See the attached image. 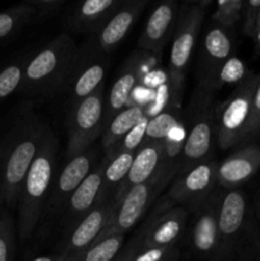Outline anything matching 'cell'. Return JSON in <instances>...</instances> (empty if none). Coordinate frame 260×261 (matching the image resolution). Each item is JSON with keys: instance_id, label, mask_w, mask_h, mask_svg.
<instances>
[{"instance_id": "cell-9", "label": "cell", "mask_w": 260, "mask_h": 261, "mask_svg": "<svg viewBox=\"0 0 260 261\" xmlns=\"http://www.w3.org/2000/svg\"><path fill=\"white\" fill-rule=\"evenodd\" d=\"M107 55L109 54L99 47L94 35L89 36L88 40L78 47L70 74L61 91L68 96L70 107L91 96L103 84L110 65Z\"/></svg>"}, {"instance_id": "cell-2", "label": "cell", "mask_w": 260, "mask_h": 261, "mask_svg": "<svg viewBox=\"0 0 260 261\" xmlns=\"http://www.w3.org/2000/svg\"><path fill=\"white\" fill-rule=\"evenodd\" d=\"M59 142L50 129L40 152L31 165L18 200V236L22 241L30 239L47 205L48 195L56 171Z\"/></svg>"}, {"instance_id": "cell-33", "label": "cell", "mask_w": 260, "mask_h": 261, "mask_svg": "<svg viewBox=\"0 0 260 261\" xmlns=\"http://www.w3.org/2000/svg\"><path fill=\"white\" fill-rule=\"evenodd\" d=\"M150 117L147 114L144 115L142 120L120 140L117 144H115L111 149H109L107 152H105V155H112L116 154V153L121 152H132L135 153L140 148V145L143 144V140H144L145 132H147V125L149 121Z\"/></svg>"}, {"instance_id": "cell-25", "label": "cell", "mask_w": 260, "mask_h": 261, "mask_svg": "<svg viewBox=\"0 0 260 261\" xmlns=\"http://www.w3.org/2000/svg\"><path fill=\"white\" fill-rule=\"evenodd\" d=\"M135 153L121 152L112 155H105L103 196L107 201L114 200L117 190L126 178L134 161Z\"/></svg>"}, {"instance_id": "cell-43", "label": "cell", "mask_w": 260, "mask_h": 261, "mask_svg": "<svg viewBox=\"0 0 260 261\" xmlns=\"http://www.w3.org/2000/svg\"><path fill=\"white\" fill-rule=\"evenodd\" d=\"M3 203V194H2V181H0V204Z\"/></svg>"}, {"instance_id": "cell-37", "label": "cell", "mask_w": 260, "mask_h": 261, "mask_svg": "<svg viewBox=\"0 0 260 261\" xmlns=\"http://www.w3.org/2000/svg\"><path fill=\"white\" fill-rule=\"evenodd\" d=\"M257 139H260V73L259 82H257L256 89H255L254 97H252L251 116H250L249 130H247L245 144L255 143Z\"/></svg>"}, {"instance_id": "cell-30", "label": "cell", "mask_w": 260, "mask_h": 261, "mask_svg": "<svg viewBox=\"0 0 260 261\" xmlns=\"http://www.w3.org/2000/svg\"><path fill=\"white\" fill-rule=\"evenodd\" d=\"M245 2L242 0H224L217 4V9L212 14L213 24L223 28L226 31H231L242 20Z\"/></svg>"}, {"instance_id": "cell-17", "label": "cell", "mask_w": 260, "mask_h": 261, "mask_svg": "<svg viewBox=\"0 0 260 261\" xmlns=\"http://www.w3.org/2000/svg\"><path fill=\"white\" fill-rule=\"evenodd\" d=\"M260 170V145H241L217 165V186L235 190L244 185Z\"/></svg>"}, {"instance_id": "cell-1", "label": "cell", "mask_w": 260, "mask_h": 261, "mask_svg": "<svg viewBox=\"0 0 260 261\" xmlns=\"http://www.w3.org/2000/svg\"><path fill=\"white\" fill-rule=\"evenodd\" d=\"M50 126L33 111H25L0 138V181L3 203L15 208L23 181L40 152Z\"/></svg>"}, {"instance_id": "cell-20", "label": "cell", "mask_w": 260, "mask_h": 261, "mask_svg": "<svg viewBox=\"0 0 260 261\" xmlns=\"http://www.w3.org/2000/svg\"><path fill=\"white\" fill-rule=\"evenodd\" d=\"M142 54L134 53L122 64L119 75L115 79L105 101L103 130L110 121L127 106L133 91L142 76Z\"/></svg>"}, {"instance_id": "cell-42", "label": "cell", "mask_w": 260, "mask_h": 261, "mask_svg": "<svg viewBox=\"0 0 260 261\" xmlns=\"http://www.w3.org/2000/svg\"><path fill=\"white\" fill-rule=\"evenodd\" d=\"M256 211H257V216H259V218H260V195H259V199H257V201H256Z\"/></svg>"}, {"instance_id": "cell-14", "label": "cell", "mask_w": 260, "mask_h": 261, "mask_svg": "<svg viewBox=\"0 0 260 261\" xmlns=\"http://www.w3.org/2000/svg\"><path fill=\"white\" fill-rule=\"evenodd\" d=\"M232 56V40L228 31L212 24L204 33L196 63V86L216 93L214 84L222 66Z\"/></svg>"}, {"instance_id": "cell-19", "label": "cell", "mask_w": 260, "mask_h": 261, "mask_svg": "<svg viewBox=\"0 0 260 261\" xmlns=\"http://www.w3.org/2000/svg\"><path fill=\"white\" fill-rule=\"evenodd\" d=\"M103 171L105 162L101 160L71 194L64 208L68 227L75 224L96 206L107 201L103 196Z\"/></svg>"}, {"instance_id": "cell-41", "label": "cell", "mask_w": 260, "mask_h": 261, "mask_svg": "<svg viewBox=\"0 0 260 261\" xmlns=\"http://www.w3.org/2000/svg\"><path fill=\"white\" fill-rule=\"evenodd\" d=\"M115 261H126V257H125V255L121 252V254H120L119 256L116 257V260H115Z\"/></svg>"}, {"instance_id": "cell-23", "label": "cell", "mask_w": 260, "mask_h": 261, "mask_svg": "<svg viewBox=\"0 0 260 261\" xmlns=\"http://www.w3.org/2000/svg\"><path fill=\"white\" fill-rule=\"evenodd\" d=\"M121 3L122 0H86L79 3L68 15L66 24L74 32L97 35Z\"/></svg>"}, {"instance_id": "cell-7", "label": "cell", "mask_w": 260, "mask_h": 261, "mask_svg": "<svg viewBox=\"0 0 260 261\" xmlns=\"http://www.w3.org/2000/svg\"><path fill=\"white\" fill-rule=\"evenodd\" d=\"M188 218L189 212L186 209L176 205L167 195L163 196L125 247V251L177 246L185 233Z\"/></svg>"}, {"instance_id": "cell-38", "label": "cell", "mask_w": 260, "mask_h": 261, "mask_svg": "<svg viewBox=\"0 0 260 261\" xmlns=\"http://www.w3.org/2000/svg\"><path fill=\"white\" fill-rule=\"evenodd\" d=\"M27 3L32 8L35 20L45 19V18L51 17L56 12H59L60 8L64 5L63 0H33V2Z\"/></svg>"}, {"instance_id": "cell-40", "label": "cell", "mask_w": 260, "mask_h": 261, "mask_svg": "<svg viewBox=\"0 0 260 261\" xmlns=\"http://www.w3.org/2000/svg\"><path fill=\"white\" fill-rule=\"evenodd\" d=\"M32 261H61L60 257H51V256H38Z\"/></svg>"}, {"instance_id": "cell-36", "label": "cell", "mask_w": 260, "mask_h": 261, "mask_svg": "<svg viewBox=\"0 0 260 261\" xmlns=\"http://www.w3.org/2000/svg\"><path fill=\"white\" fill-rule=\"evenodd\" d=\"M260 17V0H249L245 2L244 13H242V32L245 36L252 38L255 35L257 22Z\"/></svg>"}, {"instance_id": "cell-29", "label": "cell", "mask_w": 260, "mask_h": 261, "mask_svg": "<svg viewBox=\"0 0 260 261\" xmlns=\"http://www.w3.org/2000/svg\"><path fill=\"white\" fill-rule=\"evenodd\" d=\"M185 140L186 125L183 117V120L173 127L172 132L163 140V165L180 170Z\"/></svg>"}, {"instance_id": "cell-16", "label": "cell", "mask_w": 260, "mask_h": 261, "mask_svg": "<svg viewBox=\"0 0 260 261\" xmlns=\"http://www.w3.org/2000/svg\"><path fill=\"white\" fill-rule=\"evenodd\" d=\"M97 150L93 147L86 152L69 158L66 165L59 173L55 182H53L50 195H48L47 205L54 212L63 211L68 203L71 194L76 190L84 178L91 173L94 166L99 162L97 160Z\"/></svg>"}, {"instance_id": "cell-3", "label": "cell", "mask_w": 260, "mask_h": 261, "mask_svg": "<svg viewBox=\"0 0 260 261\" xmlns=\"http://www.w3.org/2000/svg\"><path fill=\"white\" fill-rule=\"evenodd\" d=\"M78 46L68 33H61L48 42L25 64L19 91L32 96L48 97L63 91L70 74Z\"/></svg>"}, {"instance_id": "cell-27", "label": "cell", "mask_w": 260, "mask_h": 261, "mask_svg": "<svg viewBox=\"0 0 260 261\" xmlns=\"http://www.w3.org/2000/svg\"><path fill=\"white\" fill-rule=\"evenodd\" d=\"M125 234H99L98 239L69 261H115L124 246Z\"/></svg>"}, {"instance_id": "cell-39", "label": "cell", "mask_w": 260, "mask_h": 261, "mask_svg": "<svg viewBox=\"0 0 260 261\" xmlns=\"http://www.w3.org/2000/svg\"><path fill=\"white\" fill-rule=\"evenodd\" d=\"M252 40L255 41L256 48L260 51V17H259V22H257L256 30H255V35H254V37H252Z\"/></svg>"}, {"instance_id": "cell-5", "label": "cell", "mask_w": 260, "mask_h": 261, "mask_svg": "<svg viewBox=\"0 0 260 261\" xmlns=\"http://www.w3.org/2000/svg\"><path fill=\"white\" fill-rule=\"evenodd\" d=\"M214 93L196 86L188 107L185 120L186 140L181 157L180 171L188 170L211 157L216 139Z\"/></svg>"}, {"instance_id": "cell-21", "label": "cell", "mask_w": 260, "mask_h": 261, "mask_svg": "<svg viewBox=\"0 0 260 261\" xmlns=\"http://www.w3.org/2000/svg\"><path fill=\"white\" fill-rule=\"evenodd\" d=\"M147 0H122L121 5L111 15L106 24L96 36L99 47L106 54H111L124 41L129 31L137 22L143 9L147 7Z\"/></svg>"}, {"instance_id": "cell-12", "label": "cell", "mask_w": 260, "mask_h": 261, "mask_svg": "<svg viewBox=\"0 0 260 261\" xmlns=\"http://www.w3.org/2000/svg\"><path fill=\"white\" fill-rule=\"evenodd\" d=\"M223 193L214 190L195 211L189 240L198 256L208 261H219L218 213Z\"/></svg>"}, {"instance_id": "cell-34", "label": "cell", "mask_w": 260, "mask_h": 261, "mask_svg": "<svg viewBox=\"0 0 260 261\" xmlns=\"http://www.w3.org/2000/svg\"><path fill=\"white\" fill-rule=\"evenodd\" d=\"M126 257V261H177L180 256V247L167 246V247H150V249H142L137 251H122Z\"/></svg>"}, {"instance_id": "cell-6", "label": "cell", "mask_w": 260, "mask_h": 261, "mask_svg": "<svg viewBox=\"0 0 260 261\" xmlns=\"http://www.w3.org/2000/svg\"><path fill=\"white\" fill-rule=\"evenodd\" d=\"M208 4L209 2L185 3L178 10L168 63V83L173 94L178 98L183 94L189 63L200 33Z\"/></svg>"}, {"instance_id": "cell-31", "label": "cell", "mask_w": 260, "mask_h": 261, "mask_svg": "<svg viewBox=\"0 0 260 261\" xmlns=\"http://www.w3.org/2000/svg\"><path fill=\"white\" fill-rule=\"evenodd\" d=\"M27 59H20L0 70V101L20 89Z\"/></svg>"}, {"instance_id": "cell-11", "label": "cell", "mask_w": 260, "mask_h": 261, "mask_svg": "<svg viewBox=\"0 0 260 261\" xmlns=\"http://www.w3.org/2000/svg\"><path fill=\"white\" fill-rule=\"evenodd\" d=\"M217 165L212 158L178 171L168 188L167 196L189 214L193 213L217 188Z\"/></svg>"}, {"instance_id": "cell-4", "label": "cell", "mask_w": 260, "mask_h": 261, "mask_svg": "<svg viewBox=\"0 0 260 261\" xmlns=\"http://www.w3.org/2000/svg\"><path fill=\"white\" fill-rule=\"evenodd\" d=\"M257 82L259 74L250 71L249 75L235 87L233 92L214 109L216 140L221 149L245 145Z\"/></svg>"}, {"instance_id": "cell-22", "label": "cell", "mask_w": 260, "mask_h": 261, "mask_svg": "<svg viewBox=\"0 0 260 261\" xmlns=\"http://www.w3.org/2000/svg\"><path fill=\"white\" fill-rule=\"evenodd\" d=\"M162 167L163 143H143L139 149L135 152L129 173L112 200L115 205H119L120 200L133 186L149 181L160 172Z\"/></svg>"}, {"instance_id": "cell-15", "label": "cell", "mask_w": 260, "mask_h": 261, "mask_svg": "<svg viewBox=\"0 0 260 261\" xmlns=\"http://www.w3.org/2000/svg\"><path fill=\"white\" fill-rule=\"evenodd\" d=\"M116 212V205L114 201H105L98 206L89 212L86 217L69 227V232L64 240L61 249V261H69L76 254L91 246L99 237V234L107 228Z\"/></svg>"}, {"instance_id": "cell-8", "label": "cell", "mask_w": 260, "mask_h": 261, "mask_svg": "<svg viewBox=\"0 0 260 261\" xmlns=\"http://www.w3.org/2000/svg\"><path fill=\"white\" fill-rule=\"evenodd\" d=\"M178 171V168H171L163 165L154 177L144 184L133 186L120 200L111 222L102 234H125L130 231L147 213L163 189L172 182Z\"/></svg>"}, {"instance_id": "cell-28", "label": "cell", "mask_w": 260, "mask_h": 261, "mask_svg": "<svg viewBox=\"0 0 260 261\" xmlns=\"http://www.w3.org/2000/svg\"><path fill=\"white\" fill-rule=\"evenodd\" d=\"M31 20H35V15L28 3H23L2 12L0 13V41L14 35Z\"/></svg>"}, {"instance_id": "cell-10", "label": "cell", "mask_w": 260, "mask_h": 261, "mask_svg": "<svg viewBox=\"0 0 260 261\" xmlns=\"http://www.w3.org/2000/svg\"><path fill=\"white\" fill-rule=\"evenodd\" d=\"M105 84L91 96L70 107L66 155L69 158L86 152L102 137L105 116Z\"/></svg>"}, {"instance_id": "cell-32", "label": "cell", "mask_w": 260, "mask_h": 261, "mask_svg": "<svg viewBox=\"0 0 260 261\" xmlns=\"http://www.w3.org/2000/svg\"><path fill=\"white\" fill-rule=\"evenodd\" d=\"M250 71L247 70L246 65L241 59L237 56L232 55L228 60L226 61L223 66H222L221 71L218 73L216 79V84H214V91H218L222 87L227 86V84H235L239 86L247 75Z\"/></svg>"}, {"instance_id": "cell-24", "label": "cell", "mask_w": 260, "mask_h": 261, "mask_svg": "<svg viewBox=\"0 0 260 261\" xmlns=\"http://www.w3.org/2000/svg\"><path fill=\"white\" fill-rule=\"evenodd\" d=\"M147 109L148 105L126 106L110 121V124L105 127L101 137L103 153L117 144L144 117V115L147 114Z\"/></svg>"}, {"instance_id": "cell-35", "label": "cell", "mask_w": 260, "mask_h": 261, "mask_svg": "<svg viewBox=\"0 0 260 261\" xmlns=\"http://www.w3.org/2000/svg\"><path fill=\"white\" fill-rule=\"evenodd\" d=\"M14 222L9 213L0 214V261H12L14 252Z\"/></svg>"}, {"instance_id": "cell-13", "label": "cell", "mask_w": 260, "mask_h": 261, "mask_svg": "<svg viewBox=\"0 0 260 261\" xmlns=\"http://www.w3.org/2000/svg\"><path fill=\"white\" fill-rule=\"evenodd\" d=\"M247 203L239 189L223 193L218 213L219 261H232L246 223Z\"/></svg>"}, {"instance_id": "cell-26", "label": "cell", "mask_w": 260, "mask_h": 261, "mask_svg": "<svg viewBox=\"0 0 260 261\" xmlns=\"http://www.w3.org/2000/svg\"><path fill=\"white\" fill-rule=\"evenodd\" d=\"M183 120L180 101H171L162 112L150 117L143 143H163L173 127Z\"/></svg>"}, {"instance_id": "cell-18", "label": "cell", "mask_w": 260, "mask_h": 261, "mask_svg": "<svg viewBox=\"0 0 260 261\" xmlns=\"http://www.w3.org/2000/svg\"><path fill=\"white\" fill-rule=\"evenodd\" d=\"M178 10V3L175 0L160 3L153 9L139 38L143 53L158 54L163 50L175 32Z\"/></svg>"}]
</instances>
